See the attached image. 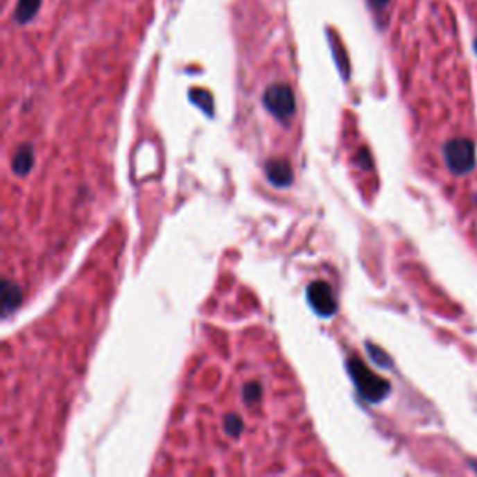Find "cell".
<instances>
[{
  "label": "cell",
  "mask_w": 477,
  "mask_h": 477,
  "mask_svg": "<svg viewBox=\"0 0 477 477\" xmlns=\"http://www.w3.org/2000/svg\"><path fill=\"white\" fill-rule=\"evenodd\" d=\"M243 397L246 403H257L261 399V384L259 382H248L243 388Z\"/></svg>",
  "instance_id": "9"
},
{
  "label": "cell",
  "mask_w": 477,
  "mask_h": 477,
  "mask_svg": "<svg viewBox=\"0 0 477 477\" xmlns=\"http://www.w3.org/2000/svg\"><path fill=\"white\" fill-rule=\"evenodd\" d=\"M21 300H23L21 287L17 284H13V281L4 280V284H2V313L4 315L12 313L15 308H19Z\"/></svg>",
  "instance_id": "6"
},
{
  "label": "cell",
  "mask_w": 477,
  "mask_h": 477,
  "mask_svg": "<svg viewBox=\"0 0 477 477\" xmlns=\"http://www.w3.org/2000/svg\"><path fill=\"white\" fill-rule=\"evenodd\" d=\"M306 298H308L311 308L317 311V315L330 317L334 315L336 310H338L334 291H332L330 284L324 280H317L310 284L306 289Z\"/></svg>",
  "instance_id": "3"
},
{
  "label": "cell",
  "mask_w": 477,
  "mask_h": 477,
  "mask_svg": "<svg viewBox=\"0 0 477 477\" xmlns=\"http://www.w3.org/2000/svg\"><path fill=\"white\" fill-rule=\"evenodd\" d=\"M265 173H267V179L275 187H289L293 183V173L291 164L284 159H272V161L267 162V168H265Z\"/></svg>",
  "instance_id": "4"
},
{
  "label": "cell",
  "mask_w": 477,
  "mask_h": 477,
  "mask_svg": "<svg viewBox=\"0 0 477 477\" xmlns=\"http://www.w3.org/2000/svg\"><path fill=\"white\" fill-rule=\"evenodd\" d=\"M43 0H17L15 12H13V21L17 24H28L34 21V17L40 12Z\"/></svg>",
  "instance_id": "7"
},
{
  "label": "cell",
  "mask_w": 477,
  "mask_h": 477,
  "mask_svg": "<svg viewBox=\"0 0 477 477\" xmlns=\"http://www.w3.org/2000/svg\"><path fill=\"white\" fill-rule=\"evenodd\" d=\"M367 2V6H370L371 12L375 13H381L382 10H386V6L390 4V0H365Z\"/></svg>",
  "instance_id": "10"
},
{
  "label": "cell",
  "mask_w": 477,
  "mask_h": 477,
  "mask_svg": "<svg viewBox=\"0 0 477 477\" xmlns=\"http://www.w3.org/2000/svg\"><path fill=\"white\" fill-rule=\"evenodd\" d=\"M263 107L278 119H289L295 114L297 103L291 86L287 84H272L263 92Z\"/></svg>",
  "instance_id": "2"
},
{
  "label": "cell",
  "mask_w": 477,
  "mask_h": 477,
  "mask_svg": "<svg viewBox=\"0 0 477 477\" xmlns=\"http://www.w3.org/2000/svg\"><path fill=\"white\" fill-rule=\"evenodd\" d=\"M347 370H349V375L356 384L358 392L364 395L367 401H381L384 395L388 394L390 390V384H388L384 379L373 375L367 367L364 365V362L360 360H349L347 362Z\"/></svg>",
  "instance_id": "1"
},
{
  "label": "cell",
  "mask_w": 477,
  "mask_h": 477,
  "mask_svg": "<svg viewBox=\"0 0 477 477\" xmlns=\"http://www.w3.org/2000/svg\"><path fill=\"white\" fill-rule=\"evenodd\" d=\"M32 164H34V149L28 144H23L19 146V149L15 151L12 161V170L13 173H17L21 177H24L26 173L32 170Z\"/></svg>",
  "instance_id": "5"
},
{
  "label": "cell",
  "mask_w": 477,
  "mask_h": 477,
  "mask_svg": "<svg viewBox=\"0 0 477 477\" xmlns=\"http://www.w3.org/2000/svg\"><path fill=\"white\" fill-rule=\"evenodd\" d=\"M245 429V424H243V417L237 416V414H227L224 417V431H226L227 436L232 438H237Z\"/></svg>",
  "instance_id": "8"
}]
</instances>
